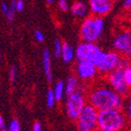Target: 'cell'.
<instances>
[{"mask_svg": "<svg viewBox=\"0 0 131 131\" xmlns=\"http://www.w3.org/2000/svg\"><path fill=\"white\" fill-rule=\"evenodd\" d=\"M105 81L120 95L123 97H128L130 95L131 89L126 82L125 75H124V69L118 68L117 70L112 71L111 73L107 74L105 76Z\"/></svg>", "mask_w": 131, "mask_h": 131, "instance_id": "9", "label": "cell"}, {"mask_svg": "<svg viewBox=\"0 0 131 131\" xmlns=\"http://www.w3.org/2000/svg\"><path fill=\"white\" fill-rule=\"evenodd\" d=\"M95 131H110V130H106V129H101V128H97Z\"/></svg>", "mask_w": 131, "mask_h": 131, "instance_id": "32", "label": "cell"}, {"mask_svg": "<svg viewBox=\"0 0 131 131\" xmlns=\"http://www.w3.org/2000/svg\"><path fill=\"white\" fill-rule=\"evenodd\" d=\"M0 58H1V52H0Z\"/></svg>", "mask_w": 131, "mask_h": 131, "instance_id": "34", "label": "cell"}, {"mask_svg": "<svg viewBox=\"0 0 131 131\" xmlns=\"http://www.w3.org/2000/svg\"><path fill=\"white\" fill-rule=\"evenodd\" d=\"M46 102H47V106L49 108H52L54 107L55 103L57 102L56 101V98H55V95L53 93V90H49L48 93H47V97H46Z\"/></svg>", "mask_w": 131, "mask_h": 131, "instance_id": "18", "label": "cell"}, {"mask_svg": "<svg viewBox=\"0 0 131 131\" xmlns=\"http://www.w3.org/2000/svg\"><path fill=\"white\" fill-rule=\"evenodd\" d=\"M24 8V1L23 0H17L15 4H10V9L14 12H22Z\"/></svg>", "mask_w": 131, "mask_h": 131, "instance_id": "22", "label": "cell"}, {"mask_svg": "<svg viewBox=\"0 0 131 131\" xmlns=\"http://www.w3.org/2000/svg\"><path fill=\"white\" fill-rule=\"evenodd\" d=\"M62 45H63V42H61L59 39H56L54 41V56L55 57H60L61 56V51H62Z\"/></svg>", "mask_w": 131, "mask_h": 131, "instance_id": "19", "label": "cell"}, {"mask_svg": "<svg viewBox=\"0 0 131 131\" xmlns=\"http://www.w3.org/2000/svg\"><path fill=\"white\" fill-rule=\"evenodd\" d=\"M121 58H122V56L114 50H112V51H104L103 50L99 59L96 62L99 74L106 76L107 74L111 73L112 71L117 70L120 67Z\"/></svg>", "mask_w": 131, "mask_h": 131, "instance_id": "7", "label": "cell"}, {"mask_svg": "<svg viewBox=\"0 0 131 131\" xmlns=\"http://www.w3.org/2000/svg\"><path fill=\"white\" fill-rule=\"evenodd\" d=\"M128 29L131 31V16H130V18H129V21H128Z\"/></svg>", "mask_w": 131, "mask_h": 131, "instance_id": "31", "label": "cell"}, {"mask_svg": "<svg viewBox=\"0 0 131 131\" xmlns=\"http://www.w3.org/2000/svg\"><path fill=\"white\" fill-rule=\"evenodd\" d=\"M53 93L55 95V98H56V101L59 102L63 99V97L66 96V85H64V82L63 81H57L55 83L54 88H53Z\"/></svg>", "mask_w": 131, "mask_h": 131, "instance_id": "16", "label": "cell"}, {"mask_svg": "<svg viewBox=\"0 0 131 131\" xmlns=\"http://www.w3.org/2000/svg\"><path fill=\"white\" fill-rule=\"evenodd\" d=\"M98 114L99 110L88 103L76 120L78 131H95L98 128Z\"/></svg>", "mask_w": 131, "mask_h": 131, "instance_id": "5", "label": "cell"}, {"mask_svg": "<svg viewBox=\"0 0 131 131\" xmlns=\"http://www.w3.org/2000/svg\"><path fill=\"white\" fill-rule=\"evenodd\" d=\"M123 110H124V112L126 114L128 126L131 128V95H129L127 97V99L125 100V103H124V106H123Z\"/></svg>", "mask_w": 131, "mask_h": 131, "instance_id": "17", "label": "cell"}, {"mask_svg": "<svg viewBox=\"0 0 131 131\" xmlns=\"http://www.w3.org/2000/svg\"><path fill=\"white\" fill-rule=\"evenodd\" d=\"M42 63H43V69L45 72V75L48 79V81H52V60H51V54L48 49H45L42 53Z\"/></svg>", "mask_w": 131, "mask_h": 131, "instance_id": "13", "label": "cell"}, {"mask_svg": "<svg viewBox=\"0 0 131 131\" xmlns=\"http://www.w3.org/2000/svg\"><path fill=\"white\" fill-rule=\"evenodd\" d=\"M60 58H61L62 61L66 62V63H70V62H72V61L76 58L75 49H74L69 43L63 42L62 51H61V56H60Z\"/></svg>", "mask_w": 131, "mask_h": 131, "instance_id": "14", "label": "cell"}, {"mask_svg": "<svg viewBox=\"0 0 131 131\" xmlns=\"http://www.w3.org/2000/svg\"><path fill=\"white\" fill-rule=\"evenodd\" d=\"M45 2L48 4V5H51L54 3V0H45Z\"/></svg>", "mask_w": 131, "mask_h": 131, "instance_id": "30", "label": "cell"}, {"mask_svg": "<svg viewBox=\"0 0 131 131\" xmlns=\"http://www.w3.org/2000/svg\"><path fill=\"white\" fill-rule=\"evenodd\" d=\"M0 8H1V12H2L4 15H7V14H8V12L10 10V4L6 3L5 1H3V2H1Z\"/></svg>", "mask_w": 131, "mask_h": 131, "instance_id": "26", "label": "cell"}, {"mask_svg": "<svg viewBox=\"0 0 131 131\" xmlns=\"http://www.w3.org/2000/svg\"><path fill=\"white\" fill-rule=\"evenodd\" d=\"M128 126L123 108H109L99 110L98 128L110 131H124Z\"/></svg>", "mask_w": 131, "mask_h": 131, "instance_id": "2", "label": "cell"}, {"mask_svg": "<svg viewBox=\"0 0 131 131\" xmlns=\"http://www.w3.org/2000/svg\"><path fill=\"white\" fill-rule=\"evenodd\" d=\"M0 131H6V125L3 117L0 114Z\"/></svg>", "mask_w": 131, "mask_h": 131, "instance_id": "28", "label": "cell"}, {"mask_svg": "<svg viewBox=\"0 0 131 131\" xmlns=\"http://www.w3.org/2000/svg\"><path fill=\"white\" fill-rule=\"evenodd\" d=\"M16 1H17V0H12V2H10V4H15V3H16Z\"/></svg>", "mask_w": 131, "mask_h": 131, "instance_id": "33", "label": "cell"}, {"mask_svg": "<svg viewBox=\"0 0 131 131\" xmlns=\"http://www.w3.org/2000/svg\"><path fill=\"white\" fill-rule=\"evenodd\" d=\"M103 50L99 47L97 43L93 42H84L79 43L75 48V54L77 61H92L96 64L97 60L99 59Z\"/></svg>", "mask_w": 131, "mask_h": 131, "instance_id": "6", "label": "cell"}, {"mask_svg": "<svg viewBox=\"0 0 131 131\" xmlns=\"http://www.w3.org/2000/svg\"><path fill=\"white\" fill-rule=\"evenodd\" d=\"M123 9L126 12H131V0H123L122 2Z\"/></svg>", "mask_w": 131, "mask_h": 131, "instance_id": "27", "label": "cell"}, {"mask_svg": "<svg viewBox=\"0 0 131 131\" xmlns=\"http://www.w3.org/2000/svg\"><path fill=\"white\" fill-rule=\"evenodd\" d=\"M112 48L121 56L131 59V31L128 28L116 34L112 40Z\"/></svg>", "mask_w": 131, "mask_h": 131, "instance_id": "8", "label": "cell"}, {"mask_svg": "<svg viewBox=\"0 0 131 131\" xmlns=\"http://www.w3.org/2000/svg\"><path fill=\"white\" fill-rule=\"evenodd\" d=\"M16 75H17V69H16L15 66H12L9 68V73H8V77H9V81L12 83H15L16 81Z\"/></svg>", "mask_w": 131, "mask_h": 131, "instance_id": "24", "label": "cell"}, {"mask_svg": "<svg viewBox=\"0 0 131 131\" xmlns=\"http://www.w3.org/2000/svg\"><path fill=\"white\" fill-rule=\"evenodd\" d=\"M124 75H125V79H126L127 84L131 89V66L124 70Z\"/></svg>", "mask_w": 131, "mask_h": 131, "instance_id": "23", "label": "cell"}, {"mask_svg": "<svg viewBox=\"0 0 131 131\" xmlns=\"http://www.w3.org/2000/svg\"><path fill=\"white\" fill-rule=\"evenodd\" d=\"M113 0H88L90 13L99 17H106L113 8Z\"/></svg>", "mask_w": 131, "mask_h": 131, "instance_id": "11", "label": "cell"}, {"mask_svg": "<svg viewBox=\"0 0 131 131\" xmlns=\"http://www.w3.org/2000/svg\"><path fill=\"white\" fill-rule=\"evenodd\" d=\"M35 39H36V41L37 42H39V43H43L44 41H45V36H44V34H43V31H41V30H36L35 31Z\"/></svg>", "mask_w": 131, "mask_h": 131, "instance_id": "25", "label": "cell"}, {"mask_svg": "<svg viewBox=\"0 0 131 131\" xmlns=\"http://www.w3.org/2000/svg\"><path fill=\"white\" fill-rule=\"evenodd\" d=\"M105 29V21L103 17L91 15L82 19L79 27L80 39L84 42L97 43L103 36Z\"/></svg>", "mask_w": 131, "mask_h": 131, "instance_id": "3", "label": "cell"}, {"mask_svg": "<svg viewBox=\"0 0 131 131\" xmlns=\"http://www.w3.org/2000/svg\"><path fill=\"white\" fill-rule=\"evenodd\" d=\"M88 96L83 93L82 90H78L75 93L67 96L64 102V112L71 121H75L80 116L81 111L83 110L88 104Z\"/></svg>", "mask_w": 131, "mask_h": 131, "instance_id": "4", "label": "cell"}, {"mask_svg": "<svg viewBox=\"0 0 131 131\" xmlns=\"http://www.w3.org/2000/svg\"><path fill=\"white\" fill-rule=\"evenodd\" d=\"M80 79L76 76V75H72L70 76L67 81H66V96H69L73 93H75L76 91L80 90Z\"/></svg>", "mask_w": 131, "mask_h": 131, "instance_id": "15", "label": "cell"}, {"mask_svg": "<svg viewBox=\"0 0 131 131\" xmlns=\"http://www.w3.org/2000/svg\"><path fill=\"white\" fill-rule=\"evenodd\" d=\"M88 102L98 110L109 108H123L125 100L122 95L114 91L106 81L98 82L88 92Z\"/></svg>", "mask_w": 131, "mask_h": 131, "instance_id": "1", "label": "cell"}, {"mask_svg": "<svg viewBox=\"0 0 131 131\" xmlns=\"http://www.w3.org/2000/svg\"><path fill=\"white\" fill-rule=\"evenodd\" d=\"M32 131H42V125L39 122H36L32 127Z\"/></svg>", "mask_w": 131, "mask_h": 131, "instance_id": "29", "label": "cell"}, {"mask_svg": "<svg viewBox=\"0 0 131 131\" xmlns=\"http://www.w3.org/2000/svg\"><path fill=\"white\" fill-rule=\"evenodd\" d=\"M57 7L61 12H68V10H70L71 5H70L68 0H58L57 1Z\"/></svg>", "mask_w": 131, "mask_h": 131, "instance_id": "20", "label": "cell"}, {"mask_svg": "<svg viewBox=\"0 0 131 131\" xmlns=\"http://www.w3.org/2000/svg\"><path fill=\"white\" fill-rule=\"evenodd\" d=\"M71 14L77 19H84L89 16L90 13V8L89 5L86 3H84L83 1H75L73 2V4L71 5L70 8Z\"/></svg>", "mask_w": 131, "mask_h": 131, "instance_id": "12", "label": "cell"}, {"mask_svg": "<svg viewBox=\"0 0 131 131\" xmlns=\"http://www.w3.org/2000/svg\"><path fill=\"white\" fill-rule=\"evenodd\" d=\"M130 60H131V59H130Z\"/></svg>", "mask_w": 131, "mask_h": 131, "instance_id": "35", "label": "cell"}, {"mask_svg": "<svg viewBox=\"0 0 131 131\" xmlns=\"http://www.w3.org/2000/svg\"><path fill=\"white\" fill-rule=\"evenodd\" d=\"M75 73L76 76L83 82H89V81H93L97 78L99 71H98L97 66L88 60L83 61H77V64L75 67Z\"/></svg>", "mask_w": 131, "mask_h": 131, "instance_id": "10", "label": "cell"}, {"mask_svg": "<svg viewBox=\"0 0 131 131\" xmlns=\"http://www.w3.org/2000/svg\"><path fill=\"white\" fill-rule=\"evenodd\" d=\"M7 131H21V126H20L19 121L18 120H12L9 125H8Z\"/></svg>", "mask_w": 131, "mask_h": 131, "instance_id": "21", "label": "cell"}]
</instances>
